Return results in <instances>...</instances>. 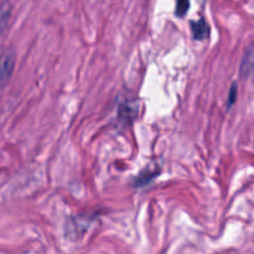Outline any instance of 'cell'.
<instances>
[{
    "label": "cell",
    "mask_w": 254,
    "mask_h": 254,
    "mask_svg": "<svg viewBox=\"0 0 254 254\" xmlns=\"http://www.w3.org/2000/svg\"><path fill=\"white\" fill-rule=\"evenodd\" d=\"M15 66V55L6 51L0 56V88L9 82Z\"/></svg>",
    "instance_id": "6da1fadb"
},
{
    "label": "cell",
    "mask_w": 254,
    "mask_h": 254,
    "mask_svg": "<svg viewBox=\"0 0 254 254\" xmlns=\"http://www.w3.org/2000/svg\"><path fill=\"white\" fill-rule=\"evenodd\" d=\"M191 31H192L193 39L202 41V40L207 39L210 35V26L205 19H200L198 21L191 22Z\"/></svg>",
    "instance_id": "7a4b0ae2"
},
{
    "label": "cell",
    "mask_w": 254,
    "mask_h": 254,
    "mask_svg": "<svg viewBox=\"0 0 254 254\" xmlns=\"http://www.w3.org/2000/svg\"><path fill=\"white\" fill-rule=\"evenodd\" d=\"M254 73V47L248 49L243 57L242 64H241V74L245 78H248Z\"/></svg>",
    "instance_id": "3957f363"
},
{
    "label": "cell",
    "mask_w": 254,
    "mask_h": 254,
    "mask_svg": "<svg viewBox=\"0 0 254 254\" xmlns=\"http://www.w3.org/2000/svg\"><path fill=\"white\" fill-rule=\"evenodd\" d=\"M12 6L10 4V1H4L0 4V31L5 29V26L9 22L10 16H11Z\"/></svg>",
    "instance_id": "277c9868"
},
{
    "label": "cell",
    "mask_w": 254,
    "mask_h": 254,
    "mask_svg": "<svg viewBox=\"0 0 254 254\" xmlns=\"http://www.w3.org/2000/svg\"><path fill=\"white\" fill-rule=\"evenodd\" d=\"M189 7H190V0H176L175 14L179 17H184L188 14Z\"/></svg>",
    "instance_id": "5b68a950"
},
{
    "label": "cell",
    "mask_w": 254,
    "mask_h": 254,
    "mask_svg": "<svg viewBox=\"0 0 254 254\" xmlns=\"http://www.w3.org/2000/svg\"><path fill=\"white\" fill-rule=\"evenodd\" d=\"M236 97H237V84L233 83L232 88L230 91V96H228V107L232 106L236 101Z\"/></svg>",
    "instance_id": "8992f818"
}]
</instances>
